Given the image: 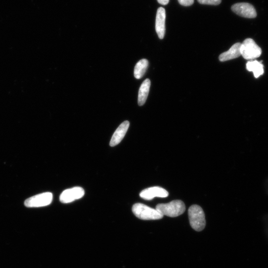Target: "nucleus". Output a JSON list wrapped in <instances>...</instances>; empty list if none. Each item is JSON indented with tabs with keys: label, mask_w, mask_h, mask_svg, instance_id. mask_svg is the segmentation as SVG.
Masks as SVG:
<instances>
[{
	"label": "nucleus",
	"mask_w": 268,
	"mask_h": 268,
	"mask_svg": "<svg viewBox=\"0 0 268 268\" xmlns=\"http://www.w3.org/2000/svg\"><path fill=\"white\" fill-rule=\"evenodd\" d=\"M241 55L246 60H253L259 57L261 49L251 38L246 39L241 45Z\"/></svg>",
	"instance_id": "20e7f679"
},
{
	"label": "nucleus",
	"mask_w": 268,
	"mask_h": 268,
	"mask_svg": "<svg viewBox=\"0 0 268 268\" xmlns=\"http://www.w3.org/2000/svg\"><path fill=\"white\" fill-rule=\"evenodd\" d=\"M53 200V195L46 193L38 195L26 199L24 205L28 208L45 207L50 205Z\"/></svg>",
	"instance_id": "39448f33"
},
{
	"label": "nucleus",
	"mask_w": 268,
	"mask_h": 268,
	"mask_svg": "<svg viewBox=\"0 0 268 268\" xmlns=\"http://www.w3.org/2000/svg\"><path fill=\"white\" fill-rule=\"evenodd\" d=\"M169 194L164 188L159 187H152L146 188L142 191L140 197L146 200H151L155 197L166 198Z\"/></svg>",
	"instance_id": "0eeeda50"
},
{
	"label": "nucleus",
	"mask_w": 268,
	"mask_h": 268,
	"mask_svg": "<svg viewBox=\"0 0 268 268\" xmlns=\"http://www.w3.org/2000/svg\"><path fill=\"white\" fill-rule=\"evenodd\" d=\"M190 225L197 232H201L206 224L205 215L203 209L199 206L194 205L188 210Z\"/></svg>",
	"instance_id": "f257e3e1"
},
{
	"label": "nucleus",
	"mask_w": 268,
	"mask_h": 268,
	"mask_svg": "<svg viewBox=\"0 0 268 268\" xmlns=\"http://www.w3.org/2000/svg\"><path fill=\"white\" fill-rule=\"evenodd\" d=\"M166 13L165 9L163 7L158 9L156 20V30L160 39L165 37L166 32Z\"/></svg>",
	"instance_id": "1a4fd4ad"
},
{
	"label": "nucleus",
	"mask_w": 268,
	"mask_h": 268,
	"mask_svg": "<svg viewBox=\"0 0 268 268\" xmlns=\"http://www.w3.org/2000/svg\"><path fill=\"white\" fill-rule=\"evenodd\" d=\"M158 2L161 5H167L169 4L170 0H158Z\"/></svg>",
	"instance_id": "f3484780"
},
{
	"label": "nucleus",
	"mask_w": 268,
	"mask_h": 268,
	"mask_svg": "<svg viewBox=\"0 0 268 268\" xmlns=\"http://www.w3.org/2000/svg\"><path fill=\"white\" fill-rule=\"evenodd\" d=\"M232 11L238 15L246 18H255L257 16L256 11L254 7L247 3H240L232 7Z\"/></svg>",
	"instance_id": "6e6552de"
},
{
	"label": "nucleus",
	"mask_w": 268,
	"mask_h": 268,
	"mask_svg": "<svg viewBox=\"0 0 268 268\" xmlns=\"http://www.w3.org/2000/svg\"><path fill=\"white\" fill-rule=\"evenodd\" d=\"M156 209L164 216L174 218L183 214L186 207L183 201L174 200L169 203L158 204Z\"/></svg>",
	"instance_id": "f03ea898"
},
{
	"label": "nucleus",
	"mask_w": 268,
	"mask_h": 268,
	"mask_svg": "<svg viewBox=\"0 0 268 268\" xmlns=\"http://www.w3.org/2000/svg\"><path fill=\"white\" fill-rule=\"evenodd\" d=\"M148 65V62L146 59L139 61L136 65L134 70V76L137 79H141L145 73Z\"/></svg>",
	"instance_id": "4468645a"
},
{
	"label": "nucleus",
	"mask_w": 268,
	"mask_h": 268,
	"mask_svg": "<svg viewBox=\"0 0 268 268\" xmlns=\"http://www.w3.org/2000/svg\"><path fill=\"white\" fill-rule=\"evenodd\" d=\"M84 195L85 190L83 188L75 187L64 191L60 196V200L64 204L70 203L82 198Z\"/></svg>",
	"instance_id": "423d86ee"
},
{
	"label": "nucleus",
	"mask_w": 268,
	"mask_h": 268,
	"mask_svg": "<svg viewBox=\"0 0 268 268\" xmlns=\"http://www.w3.org/2000/svg\"><path fill=\"white\" fill-rule=\"evenodd\" d=\"M129 125L130 123L128 121H125L121 124L112 137L110 142L111 146H116L122 142L128 130Z\"/></svg>",
	"instance_id": "9d476101"
},
{
	"label": "nucleus",
	"mask_w": 268,
	"mask_h": 268,
	"mask_svg": "<svg viewBox=\"0 0 268 268\" xmlns=\"http://www.w3.org/2000/svg\"><path fill=\"white\" fill-rule=\"evenodd\" d=\"M201 4L218 5L220 4L221 0H197Z\"/></svg>",
	"instance_id": "2eb2a0df"
},
{
	"label": "nucleus",
	"mask_w": 268,
	"mask_h": 268,
	"mask_svg": "<svg viewBox=\"0 0 268 268\" xmlns=\"http://www.w3.org/2000/svg\"><path fill=\"white\" fill-rule=\"evenodd\" d=\"M178 1L181 5L184 6H190L192 5L195 2V0H178Z\"/></svg>",
	"instance_id": "dca6fc26"
},
{
	"label": "nucleus",
	"mask_w": 268,
	"mask_h": 268,
	"mask_svg": "<svg viewBox=\"0 0 268 268\" xmlns=\"http://www.w3.org/2000/svg\"><path fill=\"white\" fill-rule=\"evenodd\" d=\"M150 87V81L149 79L145 80L141 85L138 95V104L143 105L147 99Z\"/></svg>",
	"instance_id": "f8f14e48"
},
{
	"label": "nucleus",
	"mask_w": 268,
	"mask_h": 268,
	"mask_svg": "<svg viewBox=\"0 0 268 268\" xmlns=\"http://www.w3.org/2000/svg\"><path fill=\"white\" fill-rule=\"evenodd\" d=\"M242 44L237 43L227 51L221 54L219 59L221 62H224L237 58L241 55V47Z\"/></svg>",
	"instance_id": "9b49d317"
},
{
	"label": "nucleus",
	"mask_w": 268,
	"mask_h": 268,
	"mask_svg": "<svg viewBox=\"0 0 268 268\" xmlns=\"http://www.w3.org/2000/svg\"><path fill=\"white\" fill-rule=\"evenodd\" d=\"M132 211L136 217L142 220H157L164 218V216L156 209L141 203L134 204Z\"/></svg>",
	"instance_id": "7ed1b4c3"
},
{
	"label": "nucleus",
	"mask_w": 268,
	"mask_h": 268,
	"mask_svg": "<svg viewBox=\"0 0 268 268\" xmlns=\"http://www.w3.org/2000/svg\"><path fill=\"white\" fill-rule=\"evenodd\" d=\"M246 68L248 71L252 72L256 78H258L264 73L263 64L257 61H249L246 64Z\"/></svg>",
	"instance_id": "ddd939ff"
}]
</instances>
